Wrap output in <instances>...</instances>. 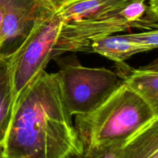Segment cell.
Here are the masks:
<instances>
[{
  "label": "cell",
  "instance_id": "cell-1",
  "mask_svg": "<svg viewBox=\"0 0 158 158\" xmlns=\"http://www.w3.org/2000/svg\"><path fill=\"white\" fill-rule=\"evenodd\" d=\"M57 73L43 70L11 117L0 158H77L83 152Z\"/></svg>",
  "mask_w": 158,
  "mask_h": 158
},
{
  "label": "cell",
  "instance_id": "cell-2",
  "mask_svg": "<svg viewBox=\"0 0 158 158\" xmlns=\"http://www.w3.org/2000/svg\"><path fill=\"white\" fill-rule=\"evenodd\" d=\"M158 118L149 105L123 82L91 113L75 116V126L83 148L123 142Z\"/></svg>",
  "mask_w": 158,
  "mask_h": 158
},
{
  "label": "cell",
  "instance_id": "cell-3",
  "mask_svg": "<svg viewBox=\"0 0 158 158\" xmlns=\"http://www.w3.org/2000/svg\"><path fill=\"white\" fill-rule=\"evenodd\" d=\"M53 59L59 66L56 73L71 116L91 113L123 83L117 73L104 67L83 66L73 56Z\"/></svg>",
  "mask_w": 158,
  "mask_h": 158
},
{
  "label": "cell",
  "instance_id": "cell-4",
  "mask_svg": "<svg viewBox=\"0 0 158 158\" xmlns=\"http://www.w3.org/2000/svg\"><path fill=\"white\" fill-rule=\"evenodd\" d=\"M61 23L56 12L49 18L40 20L19 47L9 55L12 114L28 87L52 60V49L56 43Z\"/></svg>",
  "mask_w": 158,
  "mask_h": 158
},
{
  "label": "cell",
  "instance_id": "cell-5",
  "mask_svg": "<svg viewBox=\"0 0 158 158\" xmlns=\"http://www.w3.org/2000/svg\"><path fill=\"white\" fill-rule=\"evenodd\" d=\"M4 10L0 34V55L9 56L29 35L40 20L55 11L45 0H0Z\"/></svg>",
  "mask_w": 158,
  "mask_h": 158
},
{
  "label": "cell",
  "instance_id": "cell-6",
  "mask_svg": "<svg viewBox=\"0 0 158 158\" xmlns=\"http://www.w3.org/2000/svg\"><path fill=\"white\" fill-rule=\"evenodd\" d=\"M120 11L100 17L62 23L52 59L66 52H88L94 40L133 28Z\"/></svg>",
  "mask_w": 158,
  "mask_h": 158
},
{
  "label": "cell",
  "instance_id": "cell-7",
  "mask_svg": "<svg viewBox=\"0 0 158 158\" xmlns=\"http://www.w3.org/2000/svg\"><path fill=\"white\" fill-rule=\"evenodd\" d=\"M117 64V73L123 83L140 96L150 107L158 114V64L134 69L125 62Z\"/></svg>",
  "mask_w": 158,
  "mask_h": 158
},
{
  "label": "cell",
  "instance_id": "cell-8",
  "mask_svg": "<svg viewBox=\"0 0 158 158\" xmlns=\"http://www.w3.org/2000/svg\"><path fill=\"white\" fill-rule=\"evenodd\" d=\"M132 0H81L56 12L61 23L100 17L117 12Z\"/></svg>",
  "mask_w": 158,
  "mask_h": 158
},
{
  "label": "cell",
  "instance_id": "cell-9",
  "mask_svg": "<svg viewBox=\"0 0 158 158\" xmlns=\"http://www.w3.org/2000/svg\"><path fill=\"white\" fill-rule=\"evenodd\" d=\"M119 158H158V118L123 142Z\"/></svg>",
  "mask_w": 158,
  "mask_h": 158
},
{
  "label": "cell",
  "instance_id": "cell-10",
  "mask_svg": "<svg viewBox=\"0 0 158 158\" xmlns=\"http://www.w3.org/2000/svg\"><path fill=\"white\" fill-rule=\"evenodd\" d=\"M88 52H95L116 63H121L140 52L124 35H110L94 40Z\"/></svg>",
  "mask_w": 158,
  "mask_h": 158
},
{
  "label": "cell",
  "instance_id": "cell-11",
  "mask_svg": "<svg viewBox=\"0 0 158 158\" xmlns=\"http://www.w3.org/2000/svg\"><path fill=\"white\" fill-rule=\"evenodd\" d=\"M12 110V86L10 58L0 55V154L10 123Z\"/></svg>",
  "mask_w": 158,
  "mask_h": 158
},
{
  "label": "cell",
  "instance_id": "cell-12",
  "mask_svg": "<svg viewBox=\"0 0 158 158\" xmlns=\"http://www.w3.org/2000/svg\"><path fill=\"white\" fill-rule=\"evenodd\" d=\"M123 142L101 143L87 147L84 148L83 154L77 158H119L120 148Z\"/></svg>",
  "mask_w": 158,
  "mask_h": 158
},
{
  "label": "cell",
  "instance_id": "cell-13",
  "mask_svg": "<svg viewBox=\"0 0 158 158\" xmlns=\"http://www.w3.org/2000/svg\"><path fill=\"white\" fill-rule=\"evenodd\" d=\"M124 35L138 48L140 52L153 50L158 47L157 29H151L146 32Z\"/></svg>",
  "mask_w": 158,
  "mask_h": 158
},
{
  "label": "cell",
  "instance_id": "cell-14",
  "mask_svg": "<svg viewBox=\"0 0 158 158\" xmlns=\"http://www.w3.org/2000/svg\"><path fill=\"white\" fill-rule=\"evenodd\" d=\"M45 1L52 6L55 12H57V11L63 9V7H66L69 5L81 1V0H45Z\"/></svg>",
  "mask_w": 158,
  "mask_h": 158
},
{
  "label": "cell",
  "instance_id": "cell-15",
  "mask_svg": "<svg viewBox=\"0 0 158 158\" xmlns=\"http://www.w3.org/2000/svg\"><path fill=\"white\" fill-rule=\"evenodd\" d=\"M3 18H4V10H3V8L2 6V5L0 4V34H1L2 29Z\"/></svg>",
  "mask_w": 158,
  "mask_h": 158
},
{
  "label": "cell",
  "instance_id": "cell-16",
  "mask_svg": "<svg viewBox=\"0 0 158 158\" xmlns=\"http://www.w3.org/2000/svg\"><path fill=\"white\" fill-rule=\"evenodd\" d=\"M143 1H149V0H143Z\"/></svg>",
  "mask_w": 158,
  "mask_h": 158
}]
</instances>
